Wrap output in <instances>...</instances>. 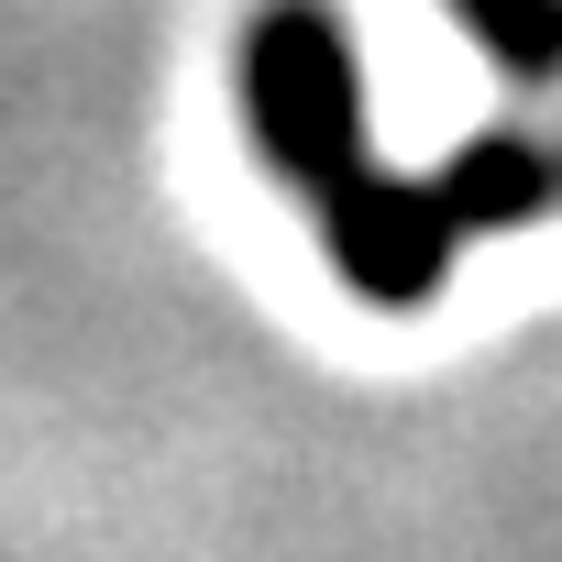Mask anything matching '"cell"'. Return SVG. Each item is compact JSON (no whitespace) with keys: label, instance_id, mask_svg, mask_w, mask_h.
<instances>
[{"label":"cell","instance_id":"obj_2","mask_svg":"<svg viewBox=\"0 0 562 562\" xmlns=\"http://www.w3.org/2000/svg\"><path fill=\"white\" fill-rule=\"evenodd\" d=\"M430 199H441V221H452L463 243L529 232V221L562 210V144H551V133H474V144L430 177Z\"/></svg>","mask_w":562,"mask_h":562},{"label":"cell","instance_id":"obj_3","mask_svg":"<svg viewBox=\"0 0 562 562\" xmlns=\"http://www.w3.org/2000/svg\"><path fill=\"white\" fill-rule=\"evenodd\" d=\"M452 23L496 56V78L562 89V0H452Z\"/></svg>","mask_w":562,"mask_h":562},{"label":"cell","instance_id":"obj_1","mask_svg":"<svg viewBox=\"0 0 562 562\" xmlns=\"http://www.w3.org/2000/svg\"><path fill=\"white\" fill-rule=\"evenodd\" d=\"M232 89H243V133H254L265 177H276V188H299L310 210L375 166V144H364L353 34H342L331 0H265V12L243 23Z\"/></svg>","mask_w":562,"mask_h":562}]
</instances>
